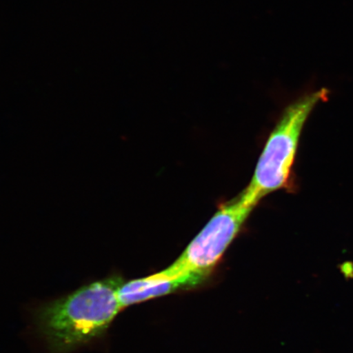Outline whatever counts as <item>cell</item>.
<instances>
[{
  "instance_id": "obj_2",
  "label": "cell",
  "mask_w": 353,
  "mask_h": 353,
  "mask_svg": "<svg viewBox=\"0 0 353 353\" xmlns=\"http://www.w3.org/2000/svg\"><path fill=\"white\" fill-rule=\"evenodd\" d=\"M327 88H311L286 105L267 141L254 174L242 193L257 205L289 183L304 125L316 105L330 98Z\"/></svg>"
},
{
  "instance_id": "obj_4",
  "label": "cell",
  "mask_w": 353,
  "mask_h": 353,
  "mask_svg": "<svg viewBox=\"0 0 353 353\" xmlns=\"http://www.w3.org/2000/svg\"><path fill=\"white\" fill-rule=\"evenodd\" d=\"M181 288L165 271L139 279L122 281L119 287V299L123 308L154 298L163 296Z\"/></svg>"
},
{
  "instance_id": "obj_3",
  "label": "cell",
  "mask_w": 353,
  "mask_h": 353,
  "mask_svg": "<svg viewBox=\"0 0 353 353\" xmlns=\"http://www.w3.org/2000/svg\"><path fill=\"white\" fill-rule=\"evenodd\" d=\"M256 205L241 193L221 207L180 257L165 269L167 274L181 288L201 283L223 257Z\"/></svg>"
},
{
  "instance_id": "obj_1",
  "label": "cell",
  "mask_w": 353,
  "mask_h": 353,
  "mask_svg": "<svg viewBox=\"0 0 353 353\" xmlns=\"http://www.w3.org/2000/svg\"><path fill=\"white\" fill-rule=\"evenodd\" d=\"M121 278L91 282L44 304L35 314L37 329L52 353H68L103 336L123 307Z\"/></svg>"
}]
</instances>
